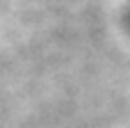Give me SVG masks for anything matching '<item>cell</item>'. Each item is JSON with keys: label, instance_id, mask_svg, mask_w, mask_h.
Returning <instances> with one entry per match:
<instances>
[{"label": "cell", "instance_id": "1", "mask_svg": "<svg viewBox=\"0 0 130 128\" xmlns=\"http://www.w3.org/2000/svg\"><path fill=\"white\" fill-rule=\"evenodd\" d=\"M123 27H126V32L130 34V0L126 2V9H123Z\"/></svg>", "mask_w": 130, "mask_h": 128}]
</instances>
